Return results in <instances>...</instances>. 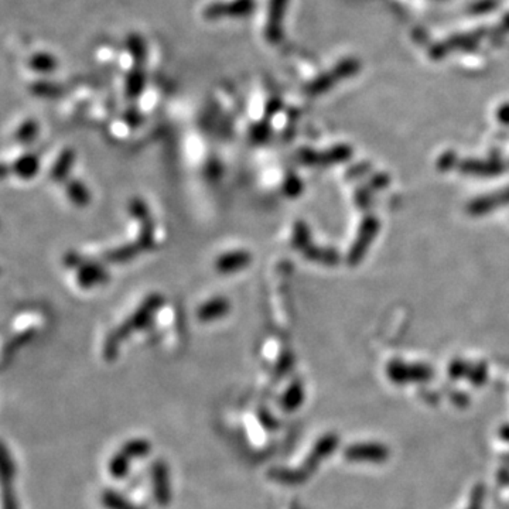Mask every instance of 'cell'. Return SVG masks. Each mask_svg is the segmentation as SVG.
<instances>
[{
	"label": "cell",
	"mask_w": 509,
	"mask_h": 509,
	"mask_svg": "<svg viewBox=\"0 0 509 509\" xmlns=\"http://www.w3.org/2000/svg\"><path fill=\"white\" fill-rule=\"evenodd\" d=\"M253 0H236L232 4H212L206 9L208 17H221V16H243L253 10Z\"/></svg>",
	"instance_id": "6da1fadb"
},
{
	"label": "cell",
	"mask_w": 509,
	"mask_h": 509,
	"mask_svg": "<svg viewBox=\"0 0 509 509\" xmlns=\"http://www.w3.org/2000/svg\"><path fill=\"white\" fill-rule=\"evenodd\" d=\"M249 256L246 253L238 252V253H232V255H225L219 259L218 262V269L219 271H235V269H241L242 266H245L249 261Z\"/></svg>",
	"instance_id": "7a4b0ae2"
},
{
	"label": "cell",
	"mask_w": 509,
	"mask_h": 509,
	"mask_svg": "<svg viewBox=\"0 0 509 509\" xmlns=\"http://www.w3.org/2000/svg\"><path fill=\"white\" fill-rule=\"evenodd\" d=\"M129 50L137 63H143L146 56V48L143 40L139 36H133L129 38Z\"/></svg>",
	"instance_id": "3957f363"
},
{
	"label": "cell",
	"mask_w": 509,
	"mask_h": 509,
	"mask_svg": "<svg viewBox=\"0 0 509 509\" xmlns=\"http://www.w3.org/2000/svg\"><path fill=\"white\" fill-rule=\"evenodd\" d=\"M56 61L51 56H47V54H41V56H36L31 61V65L33 68L38 70V71H50L53 70Z\"/></svg>",
	"instance_id": "277c9868"
},
{
	"label": "cell",
	"mask_w": 509,
	"mask_h": 509,
	"mask_svg": "<svg viewBox=\"0 0 509 509\" xmlns=\"http://www.w3.org/2000/svg\"><path fill=\"white\" fill-rule=\"evenodd\" d=\"M129 94L130 95H137L142 90L143 85V75L140 73H133L129 78Z\"/></svg>",
	"instance_id": "5b68a950"
}]
</instances>
